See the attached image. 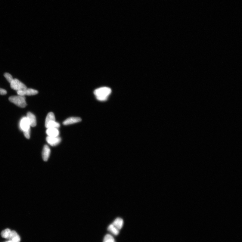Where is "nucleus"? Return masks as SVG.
Wrapping results in <instances>:
<instances>
[{"mask_svg":"<svg viewBox=\"0 0 242 242\" xmlns=\"http://www.w3.org/2000/svg\"><path fill=\"white\" fill-rule=\"evenodd\" d=\"M123 221L122 219L120 218H117L115 220L112 225L116 228L119 231L123 226Z\"/></svg>","mask_w":242,"mask_h":242,"instance_id":"11","label":"nucleus"},{"mask_svg":"<svg viewBox=\"0 0 242 242\" xmlns=\"http://www.w3.org/2000/svg\"><path fill=\"white\" fill-rule=\"evenodd\" d=\"M82 121L80 118L78 117H71L65 120L63 123L64 125H69L79 123Z\"/></svg>","mask_w":242,"mask_h":242,"instance_id":"7","label":"nucleus"},{"mask_svg":"<svg viewBox=\"0 0 242 242\" xmlns=\"http://www.w3.org/2000/svg\"><path fill=\"white\" fill-rule=\"evenodd\" d=\"M55 121V117L54 115L53 112H50L49 113L46 118L45 121V126L48 124L53 121Z\"/></svg>","mask_w":242,"mask_h":242,"instance_id":"13","label":"nucleus"},{"mask_svg":"<svg viewBox=\"0 0 242 242\" xmlns=\"http://www.w3.org/2000/svg\"><path fill=\"white\" fill-rule=\"evenodd\" d=\"M30 131L23 132L25 137L27 139H29L30 138Z\"/></svg>","mask_w":242,"mask_h":242,"instance_id":"19","label":"nucleus"},{"mask_svg":"<svg viewBox=\"0 0 242 242\" xmlns=\"http://www.w3.org/2000/svg\"><path fill=\"white\" fill-rule=\"evenodd\" d=\"M111 93L110 88L103 87L96 89L94 92V94L97 100L100 101H105L108 99V98Z\"/></svg>","mask_w":242,"mask_h":242,"instance_id":"1","label":"nucleus"},{"mask_svg":"<svg viewBox=\"0 0 242 242\" xmlns=\"http://www.w3.org/2000/svg\"><path fill=\"white\" fill-rule=\"evenodd\" d=\"M108 230L115 235L119 234V230L117 229L112 224L108 227Z\"/></svg>","mask_w":242,"mask_h":242,"instance_id":"16","label":"nucleus"},{"mask_svg":"<svg viewBox=\"0 0 242 242\" xmlns=\"http://www.w3.org/2000/svg\"><path fill=\"white\" fill-rule=\"evenodd\" d=\"M7 94V91L5 89L0 88V95H5Z\"/></svg>","mask_w":242,"mask_h":242,"instance_id":"20","label":"nucleus"},{"mask_svg":"<svg viewBox=\"0 0 242 242\" xmlns=\"http://www.w3.org/2000/svg\"><path fill=\"white\" fill-rule=\"evenodd\" d=\"M46 128H57L58 129L60 127V124L56 122V121H53L48 124L45 126Z\"/></svg>","mask_w":242,"mask_h":242,"instance_id":"15","label":"nucleus"},{"mask_svg":"<svg viewBox=\"0 0 242 242\" xmlns=\"http://www.w3.org/2000/svg\"><path fill=\"white\" fill-rule=\"evenodd\" d=\"M46 133L48 136L51 137H57L59 136V131L58 129L48 128L46 131Z\"/></svg>","mask_w":242,"mask_h":242,"instance_id":"10","label":"nucleus"},{"mask_svg":"<svg viewBox=\"0 0 242 242\" xmlns=\"http://www.w3.org/2000/svg\"><path fill=\"white\" fill-rule=\"evenodd\" d=\"M4 76L5 78V79H7L8 81L10 83L14 79L12 76L9 73H5L4 74Z\"/></svg>","mask_w":242,"mask_h":242,"instance_id":"18","label":"nucleus"},{"mask_svg":"<svg viewBox=\"0 0 242 242\" xmlns=\"http://www.w3.org/2000/svg\"><path fill=\"white\" fill-rule=\"evenodd\" d=\"M10 101L21 108H25L27 106L25 96L20 95L11 96L9 98Z\"/></svg>","mask_w":242,"mask_h":242,"instance_id":"2","label":"nucleus"},{"mask_svg":"<svg viewBox=\"0 0 242 242\" xmlns=\"http://www.w3.org/2000/svg\"><path fill=\"white\" fill-rule=\"evenodd\" d=\"M11 232H12V231H11L10 229H5L2 232L1 234L2 237L3 238L9 240L11 234Z\"/></svg>","mask_w":242,"mask_h":242,"instance_id":"14","label":"nucleus"},{"mask_svg":"<svg viewBox=\"0 0 242 242\" xmlns=\"http://www.w3.org/2000/svg\"><path fill=\"white\" fill-rule=\"evenodd\" d=\"M26 117L30 123V126L35 127L36 125V120L35 116L30 112H28Z\"/></svg>","mask_w":242,"mask_h":242,"instance_id":"9","label":"nucleus"},{"mask_svg":"<svg viewBox=\"0 0 242 242\" xmlns=\"http://www.w3.org/2000/svg\"><path fill=\"white\" fill-rule=\"evenodd\" d=\"M46 141L50 145L54 146L58 145L61 142V139L59 136L57 137H51L48 136L46 138Z\"/></svg>","mask_w":242,"mask_h":242,"instance_id":"6","label":"nucleus"},{"mask_svg":"<svg viewBox=\"0 0 242 242\" xmlns=\"http://www.w3.org/2000/svg\"><path fill=\"white\" fill-rule=\"evenodd\" d=\"M103 242H115L114 238L110 234L106 235L104 239Z\"/></svg>","mask_w":242,"mask_h":242,"instance_id":"17","label":"nucleus"},{"mask_svg":"<svg viewBox=\"0 0 242 242\" xmlns=\"http://www.w3.org/2000/svg\"><path fill=\"white\" fill-rule=\"evenodd\" d=\"M9 242V241H7V242Z\"/></svg>","mask_w":242,"mask_h":242,"instance_id":"21","label":"nucleus"},{"mask_svg":"<svg viewBox=\"0 0 242 242\" xmlns=\"http://www.w3.org/2000/svg\"><path fill=\"white\" fill-rule=\"evenodd\" d=\"M37 90L32 88H26L25 90L17 91L18 95L25 96H33L38 94Z\"/></svg>","mask_w":242,"mask_h":242,"instance_id":"5","label":"nucleus"},{"mask_svg":"<svg viewBox=\"0 0 242 242\" xmlns=\"http://www.w3.org/2000/svg\"><path fill=\"white\" fill-rule=\"evenodd\" d=\"M51 149L47 145H45L43 148L42 152L43 160L45 161H47L50 156Z\"/></svg>","mask_w":242,"mask_h":242,"instance_id":"8","label":"nucleus"},{"mask_svg":"<svg viewBox=\"0 0 242 242\" xmlns=\"http://www.w3.org/2000/svg\"><path fill=\"white\" fill-rule=\"evenodd\" d=\"M20 240L21 239L17 233L15 231H12L8 241L9 242H20Z\"/></svg>","mask_w":242,"mask_h":242,"instance_id":"12","label":"nucleus"},{"mask_svg":"<svg viewBox=\"0 0 242 242\" xmlns=\"http://www.w3.org/2000/svg\"><path fill=\"white\" fill-rule=\"evenodd\" d=\"M20 126L23 132L30 131V126L26 117L22 118L20 121Z\"/></svg>","mask_w":242,"mask_h":242,"instance_id":"4","label":"nucleus"},{"mask_svg":"<svg viewBox=\"0 0 242 242\" xmlns=\"http://www.w3.org/2000/svg\"><path fill=\"white\" fill-rule=\"evenodd\" d=\"M10 86L11 88L17 91L24 90L27 88L23 83L16 79H14L10 83Z\"/></svg>","mask_w":242,"mask_h":242,"instance_id":"3","label":"nucleus"}]
</instances>
